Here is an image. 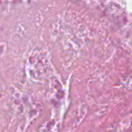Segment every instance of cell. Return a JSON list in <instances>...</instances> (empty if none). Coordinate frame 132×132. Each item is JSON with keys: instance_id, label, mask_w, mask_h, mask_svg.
Masks as SVG:
<instances>
[]
</instances>
